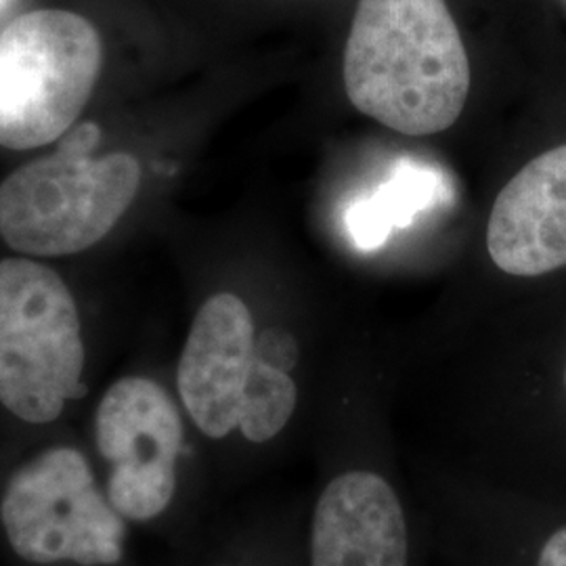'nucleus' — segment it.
<instances>
[{"mask_svg":"<svg viewBox=\"0 0 566 566\" xmlns=\"http://www.w3.org/2000/svg\"><path fill=\"white\" fill-rule=\"evenodd\" d=\"M565 388H566V367H565Z\"/></svg>","mask_w":566,"mask_h":566,"instance_id":"nucleus-14","label":"nucleus"},{"mask_svg":"<svg viewBox=\"0 0 566 566\" xmlns=\"http://www.w3.org/2000/svg\"><path fill=\"white\" fill-rule=\"evenodd\" d=\"M2 525L23 560L51 565H116L124 523L95 485L78 451L61 447L23 465L7 486Z\"/></svg>","mask_w":566,"mask_h":566,"instance_id":"nucleus-6","label":"nucleus"},{"mask_svg":"<svg viewBox=\"0 0 566 566\" xmlns=\"http://www.w3.org/2000/svg\"><path fill=\"white\" fill-rule=\"evenodd\" d=\"M486 250L516 277L566 266V143L531 160L502 189L486 224Z\"/></svg>","mask_w":566,"mask_h":566,"instance_id":"nucleus-9","label":"nucleus"},{"mask_svg":"<svg viewBox=\"0 0 566 566\" xmlns=\"http://www.w3.org/2000/svg\"><path fill=\"white\" fill-rule=\"evenodd\" d=\"M537 566H566V526L554 531L539 552Z\"/></svg>","mask_w":566,"mask_h":566,"instance_id":"nucleus-12","label":"nucleus"},{"mask_svg":"<svg viewBox=\"0 0 566 566\" xmlns=\"http://www.w3.org/2000/svg\"><path fill=\"white\" fill-rule=\"evenodd\" d=\"M102 72V39L76 13L44 9L0 34V145L32 149L60 139Z\"/></svg>","mask_w":566,"mask_h":566,"instance_id":"nucleus-4","label":"nucleus"},{"mask_svg":"<svg viewBox=\"0 0 566 566\" xmlns=\"http://www.w3.org/2000/svg\"><path fill=\"white\" fill-rule=\"evenodd\" d=\"M449 193L446 177L420 163H399L374 193L350 203L344 214L346 231L359 250H376L422 210H430Z\"/></svg>","mask_w":566,"mask_h":566,"instance_id":"nucleus-10","label":"nucleus"},{"mask_svg":"<svg viewBox=\"0 0 566 566\" xmlns=\"http://www.w3.org/2000/svg\"><path fill=\"white\" fill-rule=\"evenodd\" d=\"M355 109L409 137L443 133L470 93V61L446 0H359L344 51Z\"/></svg>","mask_w":566,"mask_h":566,"instance_id":"nucleus-1","label":"nucleus"},{"mask_svg":"<svg viewBox=\"0 0 566 566\" xmlns=\"http://www.w3.org/2000/svg\"><path fill=\"white\" fill-rule=\"evenodd\" d=\"M177 385L193 424L210 439L240 430L264 446L282 434L298 407V386L256 346L250 308L235 294H214L198 311L182 348Z\"/></svg>","mask_w":566,"mask_h":566,"instance_id":"nucleus-2","label":"nucleus"},{"mask_svg":"<svg viewBox=\"0 0 566 566\" xmlns=\"http://www.w3.org/2000/svg\"><path fill=\"white\" fill-rule=\"evenodd\" d=\"M142 182L130 154L28 164L0 185V235L34 256L76 254L120 221Z\"/></svg>","mask_w":566,"mask_h":566,"instance_id":"nucleus-5","label":"nucleus"},{"mask_svg":"<svg viewBox=\"0 0 566 566\" xmlns=\"http://www.w3.org/2000/svg\"><path fill=\"white\" fill-rule=\"evenodd\" d=\"M84 344L60 275L25 259L0 263V403L23 422H53L81 392Z\"/></svg>","mask_w":566,"mask_h":566,"instance_id":"nucleus-3","label":"nucleus"},{"mask_svg":"<svg viewBox=\"0 0 566 566\" xmlns=\"http://www.w3.org/2000/svg\"><path fill=\"white\" fill-rule=\"evenodd\" d=\"M182 420L163 386L124 378L97 409V447L109 462V504L130 521H149L177 491Z\"/></svg>","mask_w":566,"mask_h":566,"instance_id":"nucleus-7","label":"nucleus"},{"mask_svg":"<svg viewBox=\"0 0 566 566\" xmlns=\"http://www.w3.org/2000/svg\"><path fill=\"white\" fill-rule=\"evenodd\" d=\"M311 566H409L403 504L376 470L338 472L313 510Z\"/></svg>","mask_w":566,"mask_h":566,"instance_id":"nucleus-8","label":"nucleus"},{"mask_svg":"<svg viewBox=\"0 0 566 566\" xmlns=\"http://www.w3.org/2000/svg\"><path fill=\"white\" fill-rule=\"evenodd\" d=\"M102 139V130L93 122H84L78 128H74L63 142H61L57 154L70 156V158H88L91 151L97 147Z\"/></svg>","mask_w":566,"mask_h":566,"instance_id":"nucleus-11","label":"nucleus"},{"mask_svg":"<svg viewBox=\"0 0 566 566\" xmlns=\"http://www.w3.org/2000/svg\"><path fill=\"white\" fill-rule=\"evenodd\" d=\"M4 2H7V0H0V7H2V4H4Z\"/></svg>","mask_w":566,"mask_h":566,"instance_id":"nucleus-13","label":"nucleus"}]
</instances>
